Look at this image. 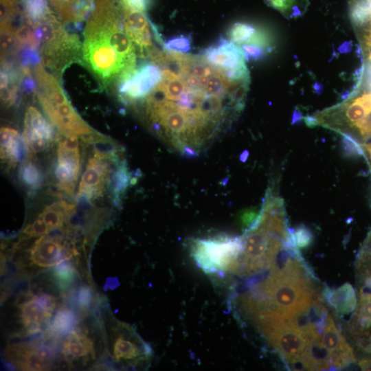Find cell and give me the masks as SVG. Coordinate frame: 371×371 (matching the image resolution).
I'll list each match as a JSON object with an SVG mask.
<instances>
[{
  "mask_svg": "<svg viewBox=\"0 0 371 371\" xmlns=\"http://www.w3.org/2000/svg\"><path fill=\"white\" fill-rule=\"evenodd\" d=\"M57 146V162L54 170L58 188L72 194L80 169L79 140L76 135H63Z\"/></svg>",
  "mask_w": 371,
  "mask_h": 371,
  "instance_id": "obj_10",
  "label": "cell"
},
{
  "mask_svg": "<svg viewBox=\"0 0 371 371\" xmlns=\"http://www.w3.org/2000/svg\"><path fill=\"white\" fill-rule=\"evenodd\" d=\"M37 87L34 93L43 110L61 135L80 136L83 139L95 133L80 116L69 101L56 76L41 63L34 66Z\"/></svg>",
  "mask_w": 371,
  "mask_h": 371,
  "instance_id": "obj_3",
  "label": "cell"
},
{
  "mask_svg": "<svg viewBox=\"0 0 371 371\" xmlns=\"http://www.w3.org/2000/svg\"><path fill=\"white\" fill-rule=\"evenodd\" d=\"M359 154L364 156L371 172V139L359 147Z\"/></svg>",
  "mask_w": 371,
  "mask_h": 371,
  "instance_id": "obj_34",
  "label": "cell"
},
{
  "mask_svg": "<svg viewBox=\"0 0 371 371\" xmlns=\"http://www.w3.org/2000/svg\"><path fill=\"white\" fill-rule=\"evenodd\" d=\"M82 58L104 86L135 68V47L116 0H95L84 31Z\"/></svg>",
  "mask_w": 371,
  "mask_h": 371,
  "instance_id": "obj_1",
  "label": "cell"
},
{
  "mask_svg": "<svg viewBox=\"0 0 371 371\" xmlns=\"http://www.w3.org/2000/svg\"><path fill=\"white\" fill-rule=\"evenodd\" d=\"M4 356L8 362L22 370H45L52 361V350L46 345L16 343L9 345Z\"/></svg>",
  "mask_w": 371,
  "mask_h": 371,
  "instance_id": "obj_12",
  "label": "cell"
},
{
  "mask_svg": "<svg viewBox=\"0 0 371 371\" xmlns=\"http://www.w3.org/2000/svg\"><path fill=\"white\" fill-rule=\"evenodd\" d=\"M78 254L75 248L60 236L43 235L38 236L25 251L24 258L17 264L22 268L41 271L56 267L65 261L70 260Z\"/></svg>",
  "mask_w": 371,
  "mask_h": 371,
  "instance_id": "obj_7",
  "label": "cell"
},
{
  "mask_svg": "<svg viewBox=\"0 0 371 371\" xmlns=\"http://www.w3.org/2000/svg\"><path fill=\"white\" fill-rule=\"evenodd\" d=\"M1 158L8 168H15L26 151L23 137L10 126H3L0 131Z\"/></svg>",
  "mask_w": 371,
  "mask_h": 371,
  "instance_id": "obj_17",
  "label": "cell"
},
{
  "mask_svg": "<svg viewBox=\"0 0 371 371\" xmlns=\"http://www.w3.org/2000/svg\"><path fill=\"white\" fill-rule=\"evenodd\" d=\"M118 161L113 150L95 149L80 178L78 196L89 201L100 196L110 181L113 165Z\"/></svg>",
  "mask_w": 371,
  "mask_h": 371,
  "instance_id": "obj_8",
  "label": "cell"
},
{
  "mask_svg": "<svg viewBox=\"0 0 371 371\" xmlns=\"http://www.w3.org/2000/svg\"><path fill=\"white\" fill-rule=\"evenodd\" d=\"M57 297L49 292L29 291L17 298L19 323L23 335H32L47 328L58 306Z\"/></svg>",
  "mask_w": 371,
  "mask_h": 371,
  "instance_id": "obj_6",
  "label": "cell"
},
{
  "mask_svg": "<svg viewBox=\"0 0 371 371\" xmlns=\"http://www.w3.org/2000/svg\"><path fill=\"white\" fill-rule=\"evenodd\" d=\"M356 271L357 279L363 289L371 290V229L358 253Z\"/></svg>",
  "mask_w": 371,
  "mask_h": 371,
  "instance_id": "obj_21",
  "label": "cell"
},
{
  "mask_svg": "<svg viewBox=\"0 0 371 371\" xmlns=\"http://www.w3.org/2000/svg\"><path fill=\"white\" fill-rule=\"evenodd\" d=\"M111 327L109 352L114 361L136 366L151 356V348L130 326L117 322Z\"/></svg>",
  "mask_w": 371,
  "mask_h": 371,
  "instance_id": "obj_9",
  "label": "cell"
},
{
  "mask_svg": "<svg viewBox=\"0 0 371 371\" xmlns=\"http://www.w3.org/2000/svg\"><path fill=\"white\" fill-rule=\"evenodd\" d=\"M323 293L324 298L338 313L346 315L355 311L357 305V294L350 284L345 283L335 289L326 288Z\"/></svg>",
  "mask_w": 371,
  "mask_h": 371,
  "instance_id": "obj_19",
  "label": "cell"
},
{
  "mask_svg": "<svg viewBox=\"0 0 371 371\" xmlns=\"http://www.w3.org/2000/svg\"><path fill=\"white\" fill-rule=\"evenodd\" d=\"M242 249L240 236L219 234L195 238L190 243V256L206 274L232 273Z\"/></svg>",
  "mask_w": 371,
  "mask_h": 371,
  "instance_id": "obj_5",
  "label": "cell"
},
{
  "mask_svg": "<svg viewBox=\"0 0 371 371\" xmlns=\"http://www.w3.org/2000/svg\"><path fill=\"white\" fill-rule=\"evenodd\" d=\"M19 179L30 189H37L41 185L43 175L38 165L31 159L25 160L19 168Z\"/></svg>",
  "mask_w": 371,
  "mask_h": 371,
  "instance_id": "obj_24",
  "label": "cell"
},
{
  "mask_svg": "<svg viewBox=\"0 0 371 371\" xmlns=\"http://www.w3.org/2000/svg\"><path fill=\"white\" fill-rule=\"evenodd\" d=\"M257 29L251 24L243 22L234 23L227 31L230 41L240 45L247 43L256 33Z\"/></svg>",
  "mask_w": 371,
  "mask_h": 371,
  "instance_id": "obj_27",
  "label": "cell"
},
{
  "mask_svg": "<svg viewBox=\"0 0 371 371\" xmlns=\"http://www.w3.org/2000/svg\"><path fill=\"white\" fill-rule=\"evenodd\" d=\"M20 4L23 21L33 29L52 12L47 0H21Z\"/></svg>",
  "mask_w": 371,
  "mask_h": 371,
  "instance_id": "obj_22",
  "label": "cell"
},
{
  "mask_svg": "<svg viewBox=\"0 0 371 371\" xmlns=\"http://www.w3.org/2000/svg\"><path fill=\"white\" fill-rule=\"evenodd\" d=\"M208 80V76H203L200 77V87L203 90H204V89L207 86Z\"/></svg>",
  "mask_w": 371,
  "mask_h": 371,
  "instance_id": "obj_36",
  "label": "cell"
},
{
  "mask_svg": "<svg viewBox=\"0 0 371 371\" xmlns=\"http://www.w3.org/2000/svg\"><path fill=\"white\" fill-rule=\"evenodd\" d=\"M34 30L41 42V60L56 76L69 64L82 58V48L78 36L69 33L53 12Z\"/></svg>",
  "mask_w": 371,
  "mask_h": 371,
  "instance_id": "obj_4",
  "label": "cell"
},
{
  "mask_svg": "<svg viewBox=\"0 0 371 371\" xmlns=\"http://www.w3.org/2000/svg\"><path fill=\"white\" fill-rule=\"evenodd\" d=\"M368 63H369L371 65V55L367 57ZM371 86V85H370Z\"/></svg>",
  "mask_w": 371,
  "mask_h": 371,
  "instance_id": "obj_37",
  "label": "cell"
},
{
  "mask_svg": "<svg viewBox=\"0 0 371 371\" xmlns=\"http://www.w3.org/2000/svg\"><path fill=\"white\" fill-rule=\"evenodd\" d=\"M78 302L82 308L88 306L91 303V289L88 287L81 288L79 296Z\"/></svg>",
  "mask_w": 371,
  "mask_h": 371,
  "instance_id": "obj_32",
  "label": "cell"
},
{
  "mask_svg": "<svg viewBox=\"0 0 371 371\" xmlns=\"http://www.w3.org/2000/svg\"><path fill=\"white\" fill-rule=\"evenodd\" d=\"M120 8V7H119ZM123 16L124 28L132 42L144 52L152 45L150 25L146 12L120 8Z\"/></svg>",
  "mask_w": 371,
  "mask_h": 371,
  "instance_id": "obj_16",
  "label": "cell"
},
{
  "mask_svg": "<svg viewBox=\"0 0 371 371\" xmlns=\"http://www.w3.org/2000/svg\"><path fill=\"white\" fill-rule=\"evenodd\" d=\"M164 47L169 51L177 53H186L191 49V39L189 36L180 35L168 39Z\"/></svg>",
  "mask_w": 371,
  "mask_h": 371,
  "instance_id": "obj_28",
  "label": "cell"
},
{
  "mask_svg": "<svg viewBox=\"0 0 371 371\" xmlns=\"http://www.w3.org/2000/svg\"><path fill=\"white\" fill-rule=\"evenodd\" d=\"M183 78L187 88L194 90L202 89L200 87V78L198 76L187 74L186 78Z\"/></svg>",
  "mask_w": 371,
  "mask_h": 371,
  "instance_id": "obj_33",
  "label": "cell"
},
{
  "mask_svg": "<svg viewBox=\"0 0 371 371\" xmlns=\"http://www.w3.org/2000/svg\"><path fill=\"white\" fill-rule=\"evenodd\" d=\"M245 58L247 60L256 61L262 59L268 50L256 45L244 43L240 45Z\"/></svg>",
  "mask_w": 371,
  "mask_h": 371,
  "instance_id": "obj_31",
  "label": "cell"
},
{
  "mask_svg": "<svg viewBox=\"0 0 371 371\" xmlns=\"http://www.w3.org/2000/svg\"><path fill=\"white\" fill-rule=\"evenodd\" d=\"M76 205L65 201L54 202L44 208L37 218L46 225L49 233L61 229L74 214Z\"/></svg>",
  "mask_w": 371,
  "mask_h": 371,
  "instance_id": "obj_18",
  "label": "cell"
},
{
  "mask_svg": "<svg viewBox=\"0 0 371 371\" xmlns=\"http://www.w3.org/2000/svg\"><path fill=\"white\" fill-rule=\"evenodd\" d=\"M22 19L19 0H1V27L10 26L14 28L13 24Z\"/></svg>",
  "mask_w": 371,
  "mask_h": 371,
  "instance_id": "obj_25",
  "label": "cell"
},
{
  "mask_svg": "<svg viewBox=\"0 0 371 371\" xmlns=\"http://www.w3.org/2000/svg\"><path fill=\"white\" fill-rule=\"evenodd\" d=\"M14 32L21 49L30 47L40 50L41 42L36 37L34 30L24 21L14 27Z\"/></svg>",
  "mask_w": 371,
  "mask_h": 371,
  "instance_id": "obj_26",
  "label": "cell"
},
{
  "mask_svg": "<svg viewBox=\"0 0 371 371\" xmlns=\"http://www.w3.org/2000/svg\"><path fill=\"white\" fill-rule=\"evenodd\" d=\"M359 89L344 101L304 117L308 126H321L341 134L346 147L355 154L371 139V89L363 92Z\"/></svg>",
  "mask_w": 371,
  "mask_h": 371,
  "instance_id": "obj_2",
  "label": "cell"
},
{
  "mask_svg": "<svg viewBox=\"0 0 371 371\" xmlns=\"http://www.w3.org/2000/svg\"><path fill=\"white\" fill-rule=\"evenodd\" d=\"M270 5L291 16L300 15L302 12L296 4L297 0H266Z\"/></svg>",
  "mask_w": 371,
  "mask_h": 371,
  "instance_id": "obj_29",
  "label": "cell"
},
{
  "mask_svg": "<svg viewBox=\"0 0 371 371\" xmlns=\"http://www.w3.org/2000/svg\"><path fill=\"white\" fill-rule=\"evenodd\" d=\"M162 78L157 65L144 64L120 79L117 82V91L124 100H139L146 98Z\"/></svg>",
  "mask_w": 371,
  "mask_h": 371,
  "instance_id": "obj_11",
  "label": "cell"
},
{
  "mask_svg": "<svg viewBox=\"0 0 371 371\" xmlns=\"http://www.w3.org/2000/svg\"><path fill=\"white\" fill-rule=\"evenodd\" d=\"M23 139L26 151L32 155L44 151L54 138V130L38 109L27 108L24 117Z\"/></svg>",
  "mask_w": 371,
  "mask_h": 371,
  "instance_id": "obj_13",
  "label": "cell"
},
{
  "mask_svg": "<svg viewBox=\"0 0 371 371\" xmlns=\"http://www.w3.org/2000/svg\"><path fill=\"white\" fill-rule=\"evenodd\" d=\"M358 366L362 370H371V356L361 359Z\"/></svg>",
  "mask_w": 371,
  "mask_h": 371,
  "instance_id": "obj_35",
  "label": "cell"
},
{
  "mask_svg": "<svg viewBox=\"0 0 371 371\" xmlns=\"http://www.w3.org/2000/svg\"><path fill=\"white\" fill-rule=\"evenodd\" d=\"M291 235L297 248L306 247L313 240L312 233L304 226H300L295 230H291Z\"/></svg>",
  "mask_w": 371,
  "mask_h": 371,
  "instance_id": "obj_30",
  "label": "cell"
},
{
  "mask_svg": "<svg viewBox=\"0 0 371 371\" xmlns=\"http://www.w3.org/2000/svg\"><path fill=\"white\" fill-rule=\"evenodd\" d=\"M207 63L221 71L236 69L246 66L241 48L232 41L221 37L203 53Z\"/></svg>",
  "mask_w": 371,
  "mask_h": 371,
  "instance_id": "obj_15",
  "label": "cell"
},
{
  "mask_svg": "<svg viewBox=\"0 0 371 371\" xmlns=\"http://www.w3.org/2000/svg\"><path fill=\"white\" fill-rule=\"evenodd\" d=\"M351 334L371 333V291L361 289L355 311L348 323Z\"/></svg>",
  "mask_w": 371,
  "mask_h": 371,
  "instance_id": "obj_20",
  "label": "cell"
},
{
  "mask_svg": "<svg viewBox=\"0 0 371 371\" xmlns=\"http://www.w3.org/2000/svg\"><path fill=\"white\" fill-rule=\"evenodd\" d=\"M60 352L63 360L73 365L74 362L94 359L96 357L95 343L85 328H72L63 339Z\"/></svg>",
  "mask_w": 371,
  "mask_h": 371,
  "instance_id": "obj_14",
  "label": "cell"
},
{
  "mask_svg": "<svg viewBox=\"0 0 371 371\" xmlns=\"http://www.w3.org/2000/svg\"><path fill=\"white\" fill-rule=\"evenodd\" d=\"M75 315L67 308H60L54 316L51 324L45 329L44 337L51 339L68 333L75 324Z\"/></svg>",
  "mask_w": 371,
  "mask_h": 371,
  "instance_id": "obj_23",
  "label": "cell"
}]
</instances>
